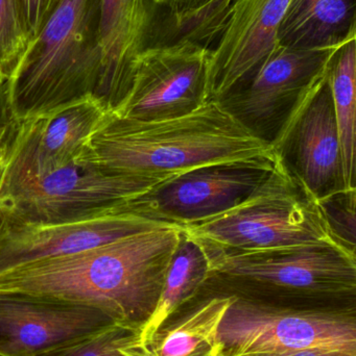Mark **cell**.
I'll return each instance as SVG.
<instances>
[{
  "mask_svg": "<svg viewBox=\"0 0 356 356\" xmlns=\"http://www.w3.org/2000/svg\"><path fill=\"white\" fill-rule=\"evenodd\" d=\"M356 39V0H290L277 43L293 50L336 49Z\"/></svg>",
  "mask_w": 356,
  "mask_h": 356,
  "instance_id": "cell-17",
  "label": "cell"
},
{
  "mask_svg": "<svg viewBox=\"0 0 356 356\" xmlns=\"http://www.w3.org/2000/svg\"><path fill=\"white\" fill-rule=\"evenodd\" d=\"M102 104L115 112L127 97L136 65L150 48L185 41L154 0H100Z\"/></svg>",
  "mask_w": 356,
  "mask_h": 356,
  "instance_id": "cell-14",
  "label": "cell"
},
{
  "mask_svg": "<svg viewBox=\"0 0 356 356\" xmlns=\"http://www.w3.org/2000/svg\"><path fill=\"white\" fill-rule=\"evenodd\" d=\"M275 156L219 163L165 179L137 198L148 217L173 225L198 223L233 209L269 177Z\"/></svg>",
  "mask_w": 356,
  "mask_h": 356,
  "instance_id": "cell-10",
  "label": "cell"
},
{
  "mask_svg": "<svg viewBox=\"0 0 356 356\" xmlns=\"http://www.w3.org/2000/svg\"><path fill=\"white\" fill-rule=\"evenodd\" d=\"M290 0H235L210 51L207 99L217 102L248 83L277 48V33Z\"/></svg>",
  "mask_w": 356,
  "mask_h": 356,
  "instance_id": "cell-15",
  "label": "cell"
},
{
  "mask_svg": "<svg viewBox=\"0 0 356 356\" xmlns=\"http://www.w3.org/2000/svg\"><path fill=\"white\" fill-rule=\"evenodd\" d=\"M219 339L227 356L307 349L356 355V307L298 309L232 296L219 324Z\"/></svg>",
  "mask_w": 356,
  "mask_h": 356,
  "instance_id": "cell-7",
  "label": "cell"
},
{
  "mask_svg": "<svg viewBox=\"0 0 356 356\" xmlns=\"http://www.w3.org/2000/svg\"><path fill=\"white\" fill-rule=\"evenodd\" d=\"M14 125V121H10L8 124L0 127V172H1L4 160H6V152H8V143L12 137Z\"/></svg>",
  "mask_w": 356,
  "mask_h": 356,
  "instance_id": "cell-27",
  "label": "cell"
},
{
  "mask_svg": "<svg viewBox=\"0 0 356 356\" xmlns=\"http://www.w3.org/2000/svg\"><path fill=\"white\" fill-rule=\"evenodd\" d=\"M165 179L109 172L79 158L42 175L1 170L0 211L31 223L66 221L139 198Z\"/></svg>",
  "mask_w": 356,
  "mask_h": 356,
  "instance_id": "cell-6",
  "label": "cell"
},
{
  "mask_svg": "<svg viewBox=\"0 0 356 356\" xmlns=\"http://www.w3.org/2000/svg\"><path fill=\"white\" fill-rule=\"evenodd\" d=\"M136 199L54 223L21 221L0 211V274L25 264L75 254L155 228L177 226L144 215Z\"/></svg>",
  "mask_w": 356,
  "mask_h": 356,
  "instance_id": "cell-8",
  "label": "cell"
},
{
  "mask_svg": "<svg viewBox=\"0 0 356 356\" xmlns=\"http://www.w3.org/2000/svg\"><path fill=\"white\" fill-rule=\"evenodd\" d=\"M0 356H3V355H0Z\"/></svg>",
  "mask_w": 356,
  "mask_h": 356,
  "instance_id": "cell-29",
  "label": "cell"
},
{
  "mask_svg": "<svg viewBox=\"0 0 356 356\" xmlns=\"http://www.w3.org/2000/svg\"><path fill=\"white\" fill-rule=\"evenodd\" d=\"M182 37L212 49L235 0H154Z\"/></svg>",
  "mask_w": 356,
  "mask_h": 356,
  "instance_id": "cell-21",
  "label": "cell"
},
{
  "mask_svg": "<svg viewBox=\"0 0 356 356\" xmlns=\"http://www.w3.org/2000/svg\"><path fill=\"white\" fill-rule=\"evenodd\" d=\"M139 330L116 324L87 340L37 356H135Z\"/></svg>",
  "mask_w": 356,
  "mask_h": 356,
  "instance_id": "cell-23",
  "label": "cell"
},
{
  "mask_svg": "<svg viewBox=\"0 0 356 356\" xmlns=\"http://www.w3.org/2000/svg\"><path fill=\"white\" fill-rule=\"evenodd\" d=\"M271 146L275 158L316 200L346 190L328 68L295 106Z\"/></svg>",
  "mask_w": 356,
  "mask_h": 356,
  "instance_id": "cell-9",
  "label": "cell"
},
{
  "mask_svg": "<svg viewBox=\"0 0 356 356\" xmlns=\"http://www.w3.org/2000/svg\"><path fill=\"white\" fill-rule=\"evenodd\" d=\"M200 244L209 261L200 295H231L298 309L356 307V254L339 245L229 251Z\"/></svg>",
  "mask_w": 356,
  "mask_h": 356,
  "instance_id": "cell-3",
  "label": "cell"
},
{
  "mask_svg": "<svg viewBox=\"0 0 356 356\" xmlns=\"http://www.w3.org/2000/svg\"><path fill=\"white\" fill-rule=\"evenodd\" d=\"M182 227L165 226L0 274V291L93 305L140 330L154 313Z\"/></svg>",
  "mask_w": 356,
  "mask_h": 356,
  "instance_id": "cell-1",
  "label": "cell"
},
{
  "mask_svg": "<svg viewBox=\"0 0 356 356\" xmlns=\"http://www.w3.org/2000/svg\"><path fill=\"white\" fill-rule=\"evenodd\" d=\"M100 0H52L3 85L10 119L22 122L85 98L102 102Z\"/></svg>",
  "mask_w": 356,
  "mask_h": 356,
  "instance_id": "cell-4",
  "label": "cell"
},
{
  "mask_svg": "<svg viewBox=\"0 0 356 356\" xmlns=\"http://www.w3.org/2000/svg\"><path fill=\"white\" fill-rule=\"evenodd\" d=\"M231 302V295H207L186 315L165 323L148 346L137 347L135 356H227L219 328Z\"/></svg>",
  "mask_w": 356,
  "mask_h": 356,
  "instance_id": "cell-18",
  "label": "cell"
},
{
  "mask_svg": "<svg viewBox=\"0 0 356 356\" xmlns=\"http://www.w3.org/2000/svg\"><path fill=\"white\" fill-rule=\"evenodd\" d=\"M248 356H356L353 353L340 350H326V349H307V350L293 351L286 353H273V355H257Z\"/></svg>",
  "mask_w": 356,
  "mask_h": 356,
  "instance_id": "cell-26",
  "label": "cell"
},
{
  "mask_svg": "<svg viewBox=\"0 0 356 356\" xmlns=\"http://www.w3.org/2000/svg\"><path fill=\"white\" fill-rule=\"evenodd\" d=\"M336 49L278 45L252 79L217 102L252 135L272 145L295 106L327 70Z\"/></svg>",
  "mask_w": 356,
  "mask_h": 356,
  "instance_id": "cell-12",
  "label": "cell"
},
{
  "mask_svg": "<svg viewBox=\"0 0 356 356\" xmlns=\"http://www.w3.org/2000/svg\"><path fill=\"white\" fill-rule=\"evenodd\" d=\"M211 49L196 42L150 48L136 65L131 89L114 113L137 121L185 116L204 106Z\"/></svg>",
  "mask_w": 356,
  "mask_h": 356,
  "instance_id": "cell-11",
  "label": "cell"
},
{
  "mask_svg": "<svg viewBox=\"0 0 356 356\" xmlns=\"http://www.w3.org/2000/svg\"><path fill=\"white\" fill-rule=\"evenodd\" d=\"M13 121L8 114V106H6V96H4L3 86H0V127L8 124Z\"/></svg>",
  "mask_w": 356,
  "mask_h": 356,
  "instance_id": "cell-28",
  "label": "cell"
},
{
  "mask_svg": "<svg viewBox=\"0 0 356 356\" xmlns=\"http://www.w3.org/2000/svg\"><path fill=\"white\" fill-rule=\"evenodd\" d=\"M182 230L202 244L229 251L336 244L317 200L276 158L269 177L246 200Z\"/></svg>",
  "mask_w": 356,
  "mask_h": 356,
  "instance_id": "cell-5",
  "label": "cell"
},
{
  "mask_svg": "<svg viewBox=\"0 0 356 356\" xmlns=\"http://www.w3.org/2000/svg\"><path fill=\"white\" fill-rule=\"evenodd\" d=\"M29 43L18 0H0V86L10 79Z\"/></svg>",
  "mask_w": 356,
  "mask_h": 356,
  "instance_id": "cell-22",
  "label": "cell"
},
{
  "mask_svg": "<svg viewBox=\"0 0 356 356\" xmlns=\"http://www.w3.org/2000/svg\"><path fill=\"white\" fill-rule=\"evenodd\" d=\"M119 324L93 305L0 291V355L37 356L87 340Z\"/></svg>",
  "mask_w": 356,
  "mask_h": 356,
  "instance_id": "cell-13",
  "label": "cell"
},
{
  "mask_svg": "<svg viewBox=\"0 0 356 356\" xmlns=\"http://www.w3.org/2000/svg\"><path fill=\"white\" fill-rule=\"evenodd\" d=\"M328 232L334 242L356 252V188L334 193L317 201Z\"/></svg>",
  "mask_w": 356,
  "mask_h": 356,
  "instance_id": "cell-24",
  "label": "cell"
},
{
  "mask_svg": "<svg viewBox=\"0 0 356 356\" xmlns=\"http://www.w3.org/2000/svg\"><path fill=\"white\" fill-rule=\"evenodd\" d=\"M217 102L179 118L137 121L110 112L77 158L119 175L169 178L219 163L273 156Z\"/></svg>",
  "mask_w": 356,
  "mask_h": 356,
  "instance_id": "cell-2",
  "label": "cell"
},
{
  "mask_svg": "<svg viewBox=\"0 0 356 356\" xmlns=\"http://www.w3.org/2000/svg\"><path fill=\"white\" fill-rule=\"evenodd\" d=\"M29 40L41 26L52 0H18Z\"/></svg>",
  "mask_w": 356,
  "mask_h": 356,
  "instance_id": "cell-25",
  "label": "cell"
},
{
  "mask_svg": "<svg viewBox=\"0 0 356 356\" xmlns=\"http://www.w3.org/2000/svg\"><path fill=\"white\" fill-rule=\"evenodd\" d=\"M356 39L332 54L328 65L347 188H356Z\"/></svg>",
  "mask_w": 356,
  "mask_h": 356,
  "instance_id": "cell-20",
  "label": "cell"
},
{
  "mask_svg": "<svg viewBox=\"0 0 356 356\" xmlns=\"http://www.w3.org/2000/svg\"><path fill=\"white\" fill-rule=\"evenodd\" d=\"M110 111L85 98L15 122L2 170L42 175L75 161Z\"/></svg>",
  "mask_w": 356,
  "mask_h": 356,
  "instance_id": "cell-16",
  "label": "cell"
},
{
  "mask_svg": "<svg viewBox=\"0 0 356 356\" xmlns=\"http://www.w3.org/2000/svg\"><path fill=\"white\" fill-rule=\"evenodd\" d=\"M208 270V257L202 245L182 230L156 309L138 332V347L148 346L156 332L182 307L200 295Z\"/></svg>",
  "mask_w": 356,
  "mask_h": 356,
  "instance_id": "cell-19",
  "label": "cell"
}]
</instances>
